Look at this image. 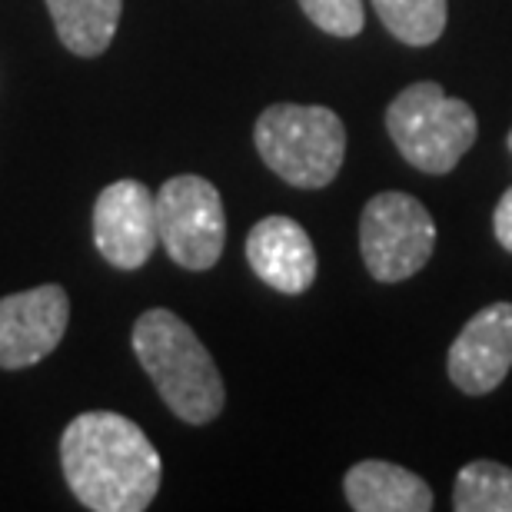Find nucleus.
Returning a JSON list of instances; mask_svg holds the SVG:
<instances>
[{
  "instance_id": "9d476101",
  "label": "nucleus",
  "mask_w": 512,
  "mask_h": 512,
  "mask_svg": "<svg viewBox=\"0 0 512 512\" xmlns=\"http://www.w3.org/2000/svg\"><path fill=\"white\" fill-rule=\"evenodd\" d=\"M247 260L266 286L280 293H306L316 280V250L306 230L290 217H266L250 230Z\"/></svg>"
},
{
  "instance_id": "1a4fd4ad",
  "label": "nucleus",
  "mask_w": 512,
  "mask_h": 512,
  "mask_svg": "<svg viewBox=\"0 0 512 512\" xmlns=\"http://www.w3.org/2000/svg\"><path fill=\"white\" fill-rule=\"evenodd\" d=\"M512 366V303L479 310L449 346V380L466 396L493 393Z\"/></svg>"
},
{
  "instance_id": "ddd939ff",
  "label": "nucleus",
  "mask_w": 512,
  "mask_h": 512,
  "mask_svg": "<svg viewBox=\"0 0 512 512\" xmlns=\"http://www.w3.org/2000/svg\"><path fill=\"white\" fill-rule=\"evenodd\" d=\"M456 512H512V469L493 459H476L459 469L453 486Z\"/></svg>"
},
{
  "instance_id": "4468645a",
  "label": "nucleus",
  "mask_w": 512,
  "mask_h": 512,
  "mask_svg": "<svg viewBox=\"0 0 512 512\" xmlns=\"http://www.w3.org/2000/svg\"><path fill=\"white\" fill-rule=\"evenodd\" d=\"M383 27L409 47H429L443 37L449 4L446 0H373Z\"/></svg>"
},
{
  "instance_id": "7ed1b4c3",
  "label": "nucleus",
  "mask_w": 512,
  "mask_h": 512,
  "mask_svg": "<svg viewBox=\"0 0 512 512\" xmlns=\"http://www.w3.org/2000/svg\"><path fill=\"white\" fill-rule=\"evenodd\" d=\"M253 143L280 180L300 190H320L343 167L346 127L330 107L273 104L256 120Z\"/></svg>"
},
{
  "instance_id": "dca6fc26",
  "label": "nucleus",
  "mask_w": 512,
  "mask_h": 512,
  "mask_svg": "<svg viewBox=\"0 0 512 512\" xmlns=\"http://www.w3.org/2000/svg\"><path fill=\"white\" fill-rule=\"evenodd\" d=\"M493 230H496V240L512 253V187L499 197L496 203V213H493Z\"/></svg>"
},
{
  "instance_id": "423d86ee",
  "label": "nucleus",
  "mask_w": 512,
  "mask_h": 512,
  "mask_svg": "<svg viewBox=\"0 0 512 512\" xmlns=\"http://www.w3.org/2000/svg\"><path fill=\"white\" fill-rule=\"evenodd\" d=\"M160 243L183 270H210L227 243V213L210 180L180 173L157 193Z\"/></svg>"
},
{
  "instance_id": "2eb2a0df",
  "label": "nucleus",
  "mask_w": 512,
  "mask_h": 512,
  "mask_svg": "<svg viewBox=\"0 0 512 512\" xmlns=\"http://www.w3.org/2000/svg\"><path fill=\"white\" fill-rule=\"evenodd\" d=\"M300 7L330 37H356L366 24L363 0H300Z\"/></svg>"
},
{
  "instance_id": "f257e3e1",
  "label": "nucleus",
  "mask_w": 512,
  "mask_h": 512,
  "mask_svg": "<svg viewBox=\"0 0 512 512\" xmlns=\"http://www.w3.org/2000/svg\"><path fill=\"white\" fill-rule=\"evenodd\" d=\"M70 493L94 512H143L160 493L163 463L147 433L120 413H80L60 436Z\"/></svg>"
},
{
  "instance_id": "6e6552de",
  "label": "nucleus",
  "mask_w": 512,
  "mask_h": 512,
  "mask_svg": "<svg viewBox=\"0 0 512 512\" xmlns=\"http://www.w3.org/2000/svg\"><path fill=\"white\" fill-rule=\"evenodd\" d=\"M70 323V296L64 286L44 283L0 300V366L24 370L60 346Z\"/></svg>"
},
{
  "instance_id": "20e7f679",
  "label": "nucleus",
  "mask_w": 512,
  "mask_h": 512,
  "mask_svg": "<svg viewBox=\"0 0 512 512\" xmlns=\"http://www.w3.org/2000/svg\"><path fill=\"white\" fill-rule=\"evenodd\" d=\"M386 130L406 163L423 173H449L476 143L479 120L466 100L449 97L433 80L413 84L386 110Z\"/></svg>"
},
{
  "instance_id": "39448f33",
  "label": "nucleus",
  "mask_w": 512,
  "mask_h": 512,
  "mask_svg": "<svg viewBox=\"0 0 512 512\" xmlns=\"http://www.w3.org/2000/svg\"><path fill=\"white\" fill-rule=\"evenodd\" d=\"M436 223L409 193H376L360 217V253L373 280L403 283L429 263Z\"/></svg>"
},
{
  "instance_id": "f03ea898",
  "label": "nucleus",
  "mask_w": 512,
  "mask_h": 512,
  "mask_svg": "<svg viewBox=\"0 0 512 512\" xmlns=\"http://www.w3.org/2000/svg\"><path fill=\"white\" fill-rule=\"evenodd\" d=\"M133 353L160 399L183 423L203 426L220 416L227 389L197 333L170 310H147L133 323Z\"/></svg>"
},
{
  "instance_id": "9b49d317",
  "label": "nucleus",
  "mask_w": 512,
  "mask_h": 512,
  "mask_svg": "<svg viewBox=\"0 0 512 512\" xmlns=\"http://www.w3.org/2000/svg\"><path fill=\"white\" fill-rule=\"evenodd\" d=\"M346 503L356 512H429L433 489L409 469L383 459L356 463L343 479Z\"/></svg>"
},
{
  "instance_id": "f8f14e48",
  "label": "nucleus",
  "mask_w": 512,
  "mask_h": 512,
  "mask_svg": "<svg viewBox=\"0 0 512 512\" xmlns=\"http://www.w3.org/2000/svg\"><path fill=\"white\" fill-rule=\"evenodd\" d=\"M57 37L77 57H97L117 34L124 0H47Z\"/></svg>"
},
{
  "instance_id": "f3484780",
  "label": "nucleus",
  "mask_w": 512,
  "mask_h": 512,
  "mask_svg": "<svg viewBox=\"0 0 512 512\" xmlns=\"http://www.w3.org/2000/svg\"><path fill=\"white\" fill-rule=\"evenodd\" d=\"M509 150H512V130H509Z\"/></svg>"
},
{
  "instance_id": "0eeeda50",
  "label": "nucleus",
  "mask_w": 512,
  "mask_h": 512,
  "mask_svg": "<svg viewBox=\"0 0 512 512\" xmlns=\"http://www.w3.org/2000/svg\"><path fill=\"white\" fill-rule=\"evenodd\" d=\"M94 243L117 270H140L160 243L157 193L140 180H117L97 197Z\"/></svg>"
}]
</instances>
